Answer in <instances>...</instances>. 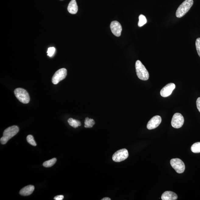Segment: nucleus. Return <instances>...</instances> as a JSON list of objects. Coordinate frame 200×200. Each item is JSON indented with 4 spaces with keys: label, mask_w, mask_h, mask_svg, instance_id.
<instances>
[{
    "label": "nucleus",
    "mask_w": 200,
    "mask_h": 200,
    "mask_svg": "<svg viewBox=\"0 0 200 200\" xmlns=\"http://www.w3.org/2000/svg\"><path fill=\"white\" fill-rule=\"evenodd\" d=\"M19 131V128L17 126H12L7 128L3 132V136L0 139L1 144H5L9 140L16 135Z\"/></svg>",
    "instance_id": "1"
},
{
    "label": "nucleus",
    "mask_w": 200,
    "mask_h": 200,
    "mask_svg": "<svg viewBox=\"0 0 200 200\" xmlns=\"http://www.w3.org/2000/svg\"><path fill=\"white\" fill-rule=\"evenodd\" d=\"M135 68L136 74L138 78L143 81H147L149 79V73L141 61L139 60L136 61Z\"/></svg>",
    "instance_id": "2"
},
{
    "label": "nucleus",
    "mask_w": 200,
    "mask_h": 200,
    "mask_svg": "<svg viewBox=\"0 0 200 200\" xmlns=\"http://www.w3.org/2000/svg\"><path fill=\"white\" fill-rule=\"evenodd\" d=\"M194 3L193 0H185L181 4L176 12V15L177 18L184 16L189 11Z\"/></svg>",
    "instance_id": "3"
},
{
    "label": "nucleus",
    "mask_w": 200,
    "mask_h": 200,
    "mask_svg": "<svg viewBox=\"0 0 200 200\" xmlns=\"http://www.w3.org/2000/svg\"><path fill=\"white\" fill-rule=\"evenodd\" d=\"M15 96L22 103L27 104L30 101V96L28 92L23 88H18L14 90Z\"/></svg>",
    "instance_id": "4"
},
{
    "label": "nucleus",
    "mask_w": 200,
    "mask_h": 200,
    "mask_svg": "<svg viewBox=\"0 0 200 200\" xmlns=\"http://www.w3.org/2000/svg\"><path fill=\"white\" fill-rule=\"evenodd\" d=\"M171 166L176 172L178 174H182L185 170V165L184 162L179 158L172 159L170 160Z\"/></svg>",
    "instance_id": "5"
},
{
    "label": "nucleus",
    "mask_w": 200,
    "mask_h": 200,
    "mask_svg": "<svg viewBox=\"0 0 200 200\" xmlns=\"http://www.w3.org/2000/svg\"><path fill=\"white\" fill-rule=\"evenodd\" d=\"M67 75V71L65 68L60 69L54 73L53 76L52 81L54 85L57 84L60 82L65 78Z\"/></svg>",
    "instance_id": "6"
},
{
    "label": "nucleus",
    "mask_w": 200,
    "mask_h": 200,
    "mask_svg": "<svg viewBox=\"0 0 200 200\" xmlns=\"http://www.w3.org/2000/svg\"><path fill=\"white\" fill-rule=\"evenodd\" d=\"M129 153L126 149L118 150L112 156V160L114 161L119 162L124 161L128 158Z\"/></svg>",
    "instance_id": "7"
},
{
    "label": "nucleus",
    "mask_w": 200,
    "mask_h": 200,
    "mask_svg": "<svg viewBox=\"0 0 200 200\" xmlns=\"http://www.w3.org/2000/svg\"><path fill=\"white\" fill-rule=\"evenodd\" d=\"M184 119L183 116L180 113H177L174 114L171 121V125L173 127L179 128L183 125Z\"/></svg>",
    "instance_id": "8"
},
{
    "label": "nucleus",
    "mask_w": 200,
    "mask_h": 200,
    "mask_svg": "<svg viewBox=\"0 0 200 200\" xmlns=\"http://www.w3.org/2000/svg\"><path fill=\"white\" fill-rule=\"evenodd\" d=\"M161 121L162 118L160 116H154L149 121L147 125V128L149 130L154 129L160 125Z\"/></svg>",
    "instance_id": "9"
},
{
    "label": "nucleus",
    "mask_w": 200,
    "mask_h": 200,
    "mask_svg": "<svg viewBox=\"0 0 200 200\" xmlns=\"http://www.w3.org/2000/svg\"><path fill=\"white\" fill-rule=\"evenodd\" d=\"M175 88V85L174 83H170L166 85L160 90V94L163 97L169 96L171 94Z\"/></svg>",
    "instance_id": "10"
},
{
    "label": "nucleus",
    "mask_w": 200,
    "mask_h": 200,
    "mask_svg": "<svg viewBox=\"0 0 200 200\" xmlns=\"http://www.w3.org/2000/svg\"><path fill=\"white\" fill-rule=\"evenodd\" d=\"M110 28L112 33L117 37L120 36L122 31V27L121 24L117 21L111 22Z\"/></svg>",
    "instance_id": "11"
},
{
    "label": "nucleus",
    "mask_w": 200,
    "mask_h": 200,
    "mask_svg": "<svg viewBox=\"0 0 200 200\" xmlns=\"http://www.w3.org/2000/svg\"><path fill=\"white\" fill-rule=\"evenodd\" d=\"M161 199L162 200H176L177 199V196L172 191H166L162 194Z\"/></svg>",
    "instance_id": "12"
},
{
    "label": "nucleus",
    "mask_w": 200,
    "mask_h": 200,
    "mask_svg": "<svg viewBox=\"0 0 200 200\" xmlns=\"http://www.w3.org/2000/svg\"><path fill=\"white\" fill-rule=\"evenodd\" d=\"M34 189L35 187L33 185H30L25 186L20 191V194L23 196L30 195L33 193Z\"/></svg>",
    "instance_id": "13"
},
{
    "label": "nucleus",
    "mask_w": 200,
    "mask_h": 200,
    "mask_svg": "<svg viewBox=\"0 0 200 200\" xmlns=\"http://www.w3.org/2000/svg\"><path fill=\"white\" fill-rule=\"evenodd\" d=\"M69 12L71 14H75L78 11V6L75 0H72L70 2L68 7Z\"/></svg>",
    "instance_id": "14"
},
{
    "label": "nucleus",
    "mask_w": 200,
    "mask_h": 200,
    "mask_svg": "<svg viewBox=\"0 0 200 200\" xmlns=\"http://www.w3.org/2000/svg\"><path fill=\"white\" fill-rule=\"evenodd\" d=\"M68 121L69 125L74 128H78V126L81 125V123L79 121L77 120L72 118H70L68 119Z\"/></svg>",
    "instance_id": "15"
},
{
    "label": "nucleus",
    "mask_w": 200,
    "mask_h": 200,
    "mask_svg": "<svg viewBox=\"0 0 200 200\" xmlns=\"http://www.w3.org/2000/svg\"><path fill=\"white\" fill-rule=\"evenodd\" d=\"M95 122L93 119L86 118L85 121V127L86 128H91L94 125Z\"/></svg>",
    "instance_id": "16"
},
{
    "label": "nucleus",
    "mask_w": 200,
    "mask_h": 200,
    "mask_svg": "<svg viewBox=\"0 0 200 200\" xmlns=\"http://www.w3.org/2000/svg\"><path fill=\"white\" fill-rule=\"evenodd\" d=\"M191 150L193 153H200V142L194 143L191 146Z\"/></svg>",
    "instance_id": "17"
},
{
    "label": "nucleus",
    "mask_w": 200,
    "mask_h": 200,
    "mask_svg": "<svg viewBox=\"0 0 200 200\" xmlns=\"http://www.w3.org/2000/svg\"><path fill=\"white\" fill-rule=\"evenodd\" d=\"M56 159L54 158L51 160H47L43 163V166L44 167H51L53 166V165L56 162Z\"/></svg>",
    "instance_id": "18"
},
{
    "label": "nucleus",
    "mask_w": 200,
    "mask_h": 200,
    "mask_svg": "<svg viewBox=\"0 0 200 200\" xmlns=\"http://www.w3.org/2000/svg\"><path fill=\"white\" fill-rule=\"evenodd\" d=\"M139 21L138 22V25L139 27H142L147 22L146 17L143 15H139Z\"/></svg>",
    "instance_id": "19"
},
{
    "label": "nucleus",
    "mask_w": 200,
    "mask_h": 200,
    "mask_svg": "<svg viewBox=\"0 0 200 200\" xmlns=\"http://www.w3.org/2000/svg\"><path fill=\"white\" fill-rule=\"evenodd\" d=\"M27 142L32 146H37V143L34 139L32 135H29L26 138Z\"/></svg>",
    "instance_id": "20"
},
{
    "label": "nucleus",
    "mask_w": 200,
    "mask_h": 200,
    "mask_svg": "<svg viewBox=\"0 0 200 200\" xmlns=\"http://www.w3.org/2000/svg\"><path fill=\"white\" fill-rule=\"evenodd\" d=\"M196 47L198 55L200 57V38L196 39Z\"/></svg>",
    "instance_id": "21"
},
{
    "label": "nucleus",
    "mask_w": 200,
    "mask_h": 200,
    "mask_svg": "<svg viewBox=\"0 0 200 200\" xmlns=\"http://www.w3.org/2000/svg\"><path fill=\"white\" fill-rule=\"evenodd\" d=\"M55 48L54 47H50L49 48L47 51V55L51 57L54 54L55 52Z\"/></svg>",
    "instance_id": "22"
},
{
    "label": "nucleus",
    "mask_w": 200,
    "mask_h": 200,
    "mask_svg": "<svg viewBox=\"0 0 200 200\" xmlns=\"http://www.w3.org/2000/svg\"><path fill=\"white\" fill-rule=\"evenodd\" d=\"M64 196L62 195H57L54 198V199L55 200H62L64 199Z\"/></svg>",
    "instance_id": "23"
},
{
    "label": "nucleus",
    "mask_w": 200,
    "mask_h": 200,
    "mask_svg": "<svg viewBox=\"0 0 200 200\" xmlns=\"http://www.w3.org/2000/svg\"><path fill=\"white\" fill-rule=\"evenodd\" d=\"M196 106H197L198 111L200 112V97H198L196 101Z\"/></svg>",
    "instance_id": "24"
},
{
    "label": "nucleus",
    "mask_w": 200,
    "mask_h": 200,
    "mask_svg": "<svg viewBox=\"0 0 200 200\" xmlns=\"http://www.w3.org/2000/svg\"><path fill=\"white\" fill-rule=\"evenodd\" d=\"M101 200H111V199H110V198L106 197L103 198V199H102Z\"/></svg>",
    "instance_id": "25"
}]
</instances>
